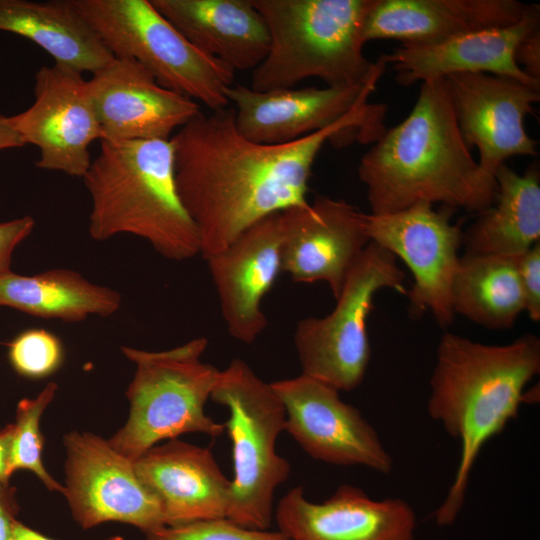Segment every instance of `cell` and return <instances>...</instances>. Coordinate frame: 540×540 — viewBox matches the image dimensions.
Instances as JSON below:
<instances>
[{
    "instance_id": "f546056e",
    "label": "cell",
    "mask_w": 540,
    "mask_h": 540,
    "mask_svg": "<svg viewBox=\"0 0 540 540\" xmlns=\"http://www.w3.org/2000/svg\"><path fill=\"white\" fill-rule=\"evenodd\" d=\"M145 535L146 540H292L281 531L251 529L228 518L165 526Z\"/></svg>"
},
{
    "instance_id": "484cf974",
    "label": "cell",
    "mask_w": 540,
    "mask_h": 540,
    "mask_svg": "<svg viewBox=\"0 0 540 540\" xmlns=\"http://www.w3.org/2000/svg\"><path fill=\"white\" fill-rule=\"evenodd\" d=\"M121 303L118 291L92 283L67 268L29 276L12 271L0 275V307H10L37 318L81 322L92 315L111 316L120 309Z\"/></svg>"
},
{
    "instance_id": "52a82bcc",
    "label": "cell",
    "mask_w": 540,
    "mask_h": 540,
    "mask_svg": "<svg viewBox=\"0 0 540 540\" xmlns=\"http://www.w3.org/2000/svg\"><path fill=\"white\" fill-rule=\"evenodd\" d=\"M210 399L227 408L224 423L232 443L234 477L227 517L251 529L267 530L276 488L290 474V463L276 452L286 413L271 383L242 359L220 370Z\"/></svg>"
},
{
    "instance_id": "ac0fdd59",
    "label": "cell",
    "mask_w": 540,
    "mask_h": 540,
    "mask_svg": "<svg viewBox=\"0 0 540 540\" xmlns=\"http://www.w3.org/2000/svg\"><path fill=\"white\" fill-rule=\"evenodd\" d=\"M275 520L292 540H414L416 528L407 501L374 500L347 484L319 503L309 501L301 486L294 487L280 499Z\"/></svg>"
},
{
    "instance_id": "44dd1931",
    "label": "cell",
    "mask_w": 540,
    "mask_h": 540,
    "mask_svg": "<svg viewBox=\"0 0 540 540\" xmlns=\"http://www.w3.org/2000/svg\"><path fill=\"white\" fill-rule=\"evenodd\" d=\"M133 463L159 502L166 526L227 517L231 480L208 448L174 438L151 447Z\"/></svg>"
},
{
    "instance_id": "ba28073f",
    "label": "cell",
    "mask_w": 540,
    "mask_h": 540,
    "mask_svg": "<svg viewBox=\"0 0 540 540\" xmlns=\"http://www.w3.org/2000/svg\"><path fill=\"white\" fill-rule=\"evenodd\" d=\"M72 1L113 57L137 61L160 86L211 111L229 107L235 71L192 45L150 0Z\"/></svg>"
},
{
    "instance_id": "f1b7e54d",
    "label": "cell",
    "mask_w": 540,
    "mask_h": 540,
    "mask_svg": "<svg viewBox=\"0 0 540 540\" xmlns=\"http://www.w3.org/2000/svg\"><path fill=\"white\" fill-rule=\"evenodd\" d=\"M61 339L44 328L20 332L8 343V359L14 371L28 379H43L57 372L64 361Z\"/></svg>"
},
{
    "instance_id": "ffe728a7",
    "label": "cell",
    "mask_w": 540,
    "mask_h": 540,
    "mask_svg": "<svg viewBox=\"0 0 540 540\" xmlns=\"http://www.w3.org/2000/svg\"><path fill=\"white\" fill-rule=\"evenodd\" d=\"M537 5L520 21L503 27L469 32L425 45H401L381 57L403 86L461 73H486L509 77L540 90V80L530 77L517 63L520 43L539 28Z\"/></svg>"
},
{
    "instance_id": "603a6c76",
    "label": "cell",
    "mask_w": 540,
    "mask_h": 540,
    "mask_svg": "<svg viewBox=\"0 0 540 540\" xmlns=\"http://www.w3.org/2000/svg\"><path fill=\"white\" fill-rule=\"evenodd\" d=\"M192 45L233 71L254 70L269 49L252 0H150Z\"/></svg>"
},
{
    "instance_id": "836d02e7",
    "label": "cell",
    "mask_w": 540,
    "mask_h": 540,
    "mask_svg": "<svg viewBox=\"0 0 540 540\" xmlns=\"http://www.w3.org/2000/svg\"><path fill=\"white\" fill-rule=\"evenodd\" d=\"M15 491L10 484L0 483V540H13V523L20 510Z\"/></svg>"
},
{
    "instance_id": "e575fe53",
    "label": "cell",
    "mask_w": 540,
    "mask_h": 540,
    "mask_svg": "<svg viewBox=\"0 0 540 540\" xmlns=\"http://www.w3.org/2000/svg\"><path fill=\"white\" fill-rule=\"evenodd\" d=\"M13 423L6 425L0 430V483L9 484L10 477L7 474Z\"/></svg>"
},
{
    "instance_id": "3957f363",
    "label": "cell",
    "mask_w": 540,
    "mask_h": 540,
    "mask_svg": "<svg viewBox=\"0 0 540 540\" xmlns=\"http://www.w3.org/2000/svg\"><path fill=\"white\" fill-rule=\"evenodd\" d=\"M540 372V339L526 333L506 345H488L446 332L440 339L429 386V416L460 441L454 480L434 513L452 524L466 497L483 446L518 416L526 385Z\"/></svg>"
},
{
    "instance_id": "30bf717a",
    "label": "cell",
    "mask_w": 540,
    "mask_h": 540,
    "mask_svg": "<svg viewBox=\"0 0 540 540\" xmlns=\"http://www.w3.org/2000/svg\"><path fill=\"white\" fill-rule=\"evenodd\" d=\"M454 208L418 202L394 213H365L370 241L399 257L410 269L413 284L406 291L409 312H430L438 325H452L451 289L463 241L461 223H451Z\"/></svg>"
},
{
    "instance_id": "d590c367",
    "label": "cell",
    "mask_w": 540,
    "mask_h": 540,
    "mask_svg": "<svg viewBox=\"0 0 540 540\" xmlns=\"http://www.w3.org/2000/svg\"><path fill=\"white\" fill-rule=\"evenodd\" d=\"M25 146L20 136L10 127L6 116L0 115V151Z\"/></svg>"
},
{
    "instance_id": "83f0119b",
    "label": "cell",
    "mask_w": 540,
    "mask_h": 540,
    "mask_svg": "<svg viewBox=\"0 0 540 540\" xmlns=\"http://www.w3.org/2000/svg\"><path fill=\"white\" fill-rule=\"evenodd\" d=\"M57 389L55 382H49L36 397L19 401L13 423L7 474L11 477L18 470H28L36 475L48 490L63 494L64 486L59 484L43 465L44 437L40 430L42 414L53 401Z\"/></svg>"
},
{
    "instance_id": "7a4b0ae2",
    "label": "cell",
    "mask_w": 540,
    "mask_h": 540,
    "mask_svg": "<svg viewBox=\"0 0 540 540\" xmlns=\"http://www.w3.org/2000/svg\"><path fill=\"white\" fill-rule=\"evenodd\" d=\"M358 177L375 215L418 202L481 214L497 194L461 136L444 78L421 83L409 115L361 157Z\"/></svg>"
},
{
    "instance_id": "1f68e13d",
    "label": "cell",
    "mask_w": 540,
    "mask_h": 540,
    "mask_svg": "<svg viewBox=\"0 0 540 540\" xmlns=\"http://www.w3.org/2000/svg\"><path fill=\"white\" fill-rule=\"evenodd\" d=\"M34 226L35 220L30 215L0 222V275L12 271L13 252L31 234Z\"/></svg>"
},
{
    "instance_id": "9c48e42d",
    "label": "cell",
    "mask_w": 540,
    "mask_h": 540,
    "mask_svg": "<svg viewBox=\"0 0 540 540\" xmlns=\"http://www.w3.org/2000/svg\"><path fill=\"white\" fill-rule=\"evenodd\" d=\"M396 259L370 242L350 271L333 310L297 323L294 345L301 374L338 391L361 385L371 356L367 322L374 297L383 288L406 293L405 272Z\"/></svg>"
},
{
    "instance_id": "2e32d148",
    "label": "cell",
    "mask_w": 540,
    "mask_h": 540,
    "mask_svg": "<svg viewBox=\"0 0 540 540\" xmlns=\"http://www.w3.org/2000/svg\"><path fill=\"white\" fill-rule=\"evenodd\" d=\"M88 80L101 141L170 139L201 112L194 100L160 86L131 58L113 57Z\"/></svg>"
},
{
    "instance_id": "7c38bea8",
    "label": "cell",
    "mask_w": 540,
    "mask_h": 540,
    "mask_svg": "<svg viewBox=\"0 0 540 540\" xmlns=\"http://www.w3.org/2000/svg\"><path fill=\"white\" fill-rule=\"evenodd\" d=\"M34 101L6 116L23 143L39 149L36 167L82 178L91 164L90 145L103 138L83 73L53 63L34 77Z\"/></svg>"
},
{
    "instance_id": "8992f818",
    "label": "cell",
    "mask_w": 540,
    "mask_h": 540,
    "mask_svg": "<svg viewBox=\"0 0 540 540\" xmlns=\"http://www.w3.org/2000/svg\"><path fill=\"white\" fill-rule=\"evenodd\" d=\"M208 339L196 337L174 348L147 351L122 346L121 351L135 364L126 390L130 404L125 425L109 443L134 461L160 441L186 433L218 437L225 432L205 412L220 370L201 357Z\"/></svg>"
},
{
    "instance_id": "6da1fadb",
    "label": "cell",
    "mask_w": 540,
    "mask_h": 540,
    "mask_svg": "<svg viewBox=\"0 0 540 540\" xmlns=\"http://www.w3.org/2000/svg\"><path fill=\"white\" fill-rule=\"evenodd\" d=\"M386 106L364 103L336 124L283 144L240 134L234 109L198 113L170 138L179 198L206 260L257 221L306 204L312 167L322 147L374 143L386 130Z\"/></svg>"
},
{
    "instance_id": "9a60e30c",
    "label": "cell",
    "mask_w": 540,
    "mask_h": 540,
    "mask_svg": "<svg viewBox=\"0 0 540 540\" xmlns=\"http://www.w3.org/2000/svg\"><path fill=\"white\" fill-rule=\"evenodd\" d=\"M444 79L461 136L469 148H477L478 164L487 175L494 177L510 157L538 154L524 119L539 101V89L486 73Z\"/></svg>"
},
{
    "instance_id": "d4e9b609",
    "label": "cell",
    "mask_w": 540,
    "mask_h": 540,
    "mask_svg": "<svg viewBox=\"0 0 540 540\" xmlns=\"http://www.w3.org/2000/svg\"><path fill=\"white\" fill-rule=\"evenodd\" d=\"M496 205L463 232L465 253L519 256L540 241V177L535 165L522 175L505 163L495 172Z\"/></svg>"
},
{
    "instance_id": "8d00e7d4",
    "label": "cell",
    "mask_w": 540,
    "mask_h": 540,
    "mask_svg": "<svg viewBox=\"0 0 540 540\" xmlns=\"http://www.w3.org/2000/svg\"><path fill=\"white\" fill-rule=\"evenodd\" d=\"M13 540H54L46 535L31 529L22 522L15 520L12 528ZM104 540H124L120 536H113Z\"/></svg>"
},
{
    "instance_id": "277c9868",
    "label": "cell",
    "mask_w": 540,
    "mask_h": 540,
    "mask_svg": "<svg viewBox=\"0 0 540 540\" xmlns=\"http://www.w3.org/2000/svg\"><path fill=\"white\" fill-rule=\"evenodd\" d=\"M100 142L82 177L91 199L90 237L134 235L172 261L199 255L197 229L176 188L171 139Z\"/></svg>"
},
{
    "instance_id": "cb8c5ba5",
    "label": "cell",
    "mask_w": 540,
    "mask_h": 540,
    "mask_svg": "<svg viewBox=\"0 0 540 540\" xmlns=\"http://www.w3.org/2000/svg\"><path fill=\"white\" fill-rule=\"evenodd\" d=\"M0 31L27 38L54 63L94 74L113 55L72 0H0Z\"/></svg>"
},
{
    "instance_id": "5b68a950",
    "label": "cell",
    "mask_w": 540,
    "mask_h": 540,
    "mask_svg": "<svg viewBox=\"0 0 540 540\" xmlns=\"http://www.w3.org/2000/svg\"><path fill=\"white\" fill-rule=\"evenodd\" d=\"M374 1L252 0L266 23L269 49L249 87L288 89L307 78L352 87L380 78L383 58L371 62L363 53V26Z\"/></svg>"
},
{
    "instance_id": "4316f807",
    "label": "cell",
    "mask_w": 540,
    "mask_h": 540,
    "mask_svg": "<svg viewBox=\"0 0 540 540\" xmlns=\"http://www.w3.org/2000/svg\"><path fill=\"white\" fill-rule=\"evenodd\" d=\"M517 259L490 254L460 256L451 289L455 315L489 329L511 328L525 311Z\"/></svg>"
},
{
    "instance_id": "5bb4252c",
    "label": "cell",
    "mask_w": 540,
    "mask_h": 540,
    "mask_svg": "<svg viewBox=\"0 0 540 540\" xmlns=\"http://www.w3.org/2000/svg\"><path fill=\"white\" fill-rule=\"evenodd\" d=\"M281 216V266L293 281H322L334 299L371 242L365 213L343 199L318 195Z\"/></svg>"
},
{
    "instance_id": "8fae6325",
    "label": "cell",
    "mask_w": 540,
    "mask_h": 540,
    "mask_svg": "<svg viewBox=\"0 0 540 540\" xmlns=\"http://www.w3.org/2000/svg\"><path fill=\"white\" fill-rule=\"evenodd\" d=\"M63 443V495L83 529L113 521L148 534L166 526L159 502L138 478L133 461L108 440L91 432L71 431Z\"/></svg>"
},
{
    "instance_id": "4dcf8cb0",
    "label": "cell",
    "mask_w": 540,
    "mask_h": 540,
    "mask_svg": "<svg viewBox=\"0 0 540 540\" xmlns=\"http://www.w3.org/2000/svg\"><path fill=\"white\" fill-rule=\"evenodd\" d=\"M517 269L529 318L540 320V241L518 256Z\"/></svg>"
},
{
    "instance_id": "d6986e66",
    "label": "cell",
    "mask_w": 540,
    "mask_h": 540,
    "mask_svg": "<svg viewBox=\"0 0 540 540\" xmlns=\"http://www.w3.org/2000/svg\"><path fill=\"white\" fill-rule=\"evenodd\" d=\"M380 78L352 87L255 91L242 84L226 89L242 136L262 144L295 141L339 122L367 103Z\"/></svg>"
},
{
    "instance_id": "e0dca14e",
    "label": "cell",
    "mask_w": 540,
    "mask_h": 540,
    "mask_svg": "<svg viewBox=\"0 0 540 540\" xmlns=\"http://www.w3.org/2000/svg\"><path fill=\"white\" fill-rule=\"evenodd\" d=\"M281 237L278 212L257 221L205 260L227 331L239 342L253 343L267 326L262 301L282 271Z\"/></svg>"
},
{
    "instance_id": "d6a6232c",
    "label": "cell",
    "mask_w": 540,
    "mask_h": 540,
    "mask_svg": "<svg viewBox=\"0 0 540 540\" xmlns=\"http://www.w3.org/2000/svg\"><path fill=\"white\" fill-rule=\"evenodd\" d=\"M517 63L532 78L540 80V27L530 33L516 51Z\"/></svg>"
},
{
    "instance_id": "7402d4cb",
    "label": "cell",
    "mask_w": 540,
    "mask_h": 540,
    "mask_svg": "<svg viewBox=\"0 0 540 540\" xmlns=\"http://www.w3.org/2000/svg\"><path fill=\"white\" fill-rule=\"evenodd\" d=\"M536 6L517 0H375L364 22L363 39L433 44L514 24Z\"/></svg>"
},
{
    "instance_id": "4fadbf2b",
    "label": "cell",
    "mask_w": 540,
    "mask_h": 540,
    "mask_svg": "<svg viewBox=\"0 0 540 540\" xmlns=\"http://www.w3.org/2000/svg\"><path fill=\"white\" fill-rule=\"evenodd\" d=\"M286 413L285 431L312 458L340 466L359 465L381 474L393 459L374 427L339 391L301 374L271 382Z\"/></svg>"
}]
</instances>
